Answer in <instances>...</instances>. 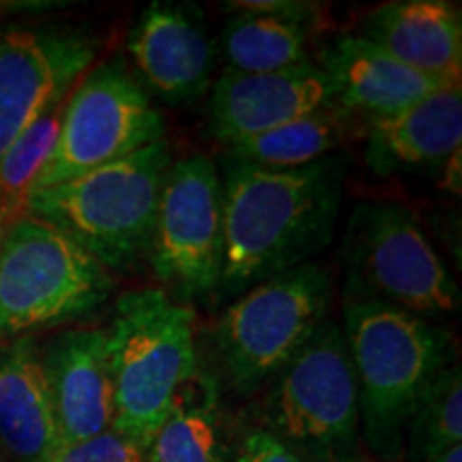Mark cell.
Listing matches in <instances>:
<instances>
[{
    "instance_id": "obj_27",
    "label": "cell",
    "mask_w": 462,
    "mask_h": 462,
    "mask_svg": "<svg viewBox=\"0 0 462 462\" xmlns=\"http://www.w3.org/2000/svg\"><path fill=\"white\" fill-rule=\"evenodd\" d=\"M462 146L456 148L452 154L443 163V187H446L449 193L460 195L462 189Z\"/></svg>"
},
{
    "instance_id": "obj_25",
    "label": "cell",
    "mask_w": 462,
    "mask_h": 462,
    "mask_svg": "<svg viewBox=\"0 0 462 462\" xmlns=\"http://www.w3.org/2000/svg\"><path fill=\"white\" fill-rule=\"evenodd\" d=\"M234 462H304L300 456L281 443L273 432L253 430L242 441Z\"/></svg>"
},
{
    "instance_id": "obj_24",
    "label": "cell",
    "mask_w": 462,
    "mask_h": 462,
    "mask_svg": "<svg viewBox=\"0 0 462 462\" xmlns=\"http://www.w3.org/2000/svg\"><path fill=\"white\" fill-rule=\"evenodd\" d=\"M42 462H142V448L131 439L107 430L86 441L58 446Z\"/></svg>"
},
{
    "instance_id": "obj_5",
    "label": "cell",
    "mask_w": 462,
    "mask_h": 462,
    "mask_svg": "<svg viewBox=\"0 0 462 462\" xmlns=\"http://www.w3.org/2000/svg\"><path fill=\"white\" fill-rule=\"evenodd\" d=\"M112 289L106 265L54 225L26 212L0 231V338L78 319Z\"/></svg>"
},
{
    "instance_id": "obj_19",
    "label": "cell",
    "mask_w": 462,
    "mask_h": 462,
    "mask_svg": "<svg viewBox=\"0 0 462 462\" xmlns=\"http://www.w3.org/2000/svg\"><path fill=\"white\" fill-rule=\"evenodd\" d=\"M142 462H225L215 381L195 373L142 449Z\"/></svg>"
},
{
    "instance_id": "obj_11",
    "label": "cell",
    "mask_w": 462,
    "mask_h": 462,
    "mask_svg": "<svg viewBox=\"0 0 462 462\" xmlns=\"http://www.w3.org/2000/svg\"><path fill=\"white\" fill-rule=\"evenodd\" d=\"M97 56L84 32L0 28V159L54 103L67 99Z\"/></svg>"
},
{
    "instance_id": "obj_28",
    "label": "cell",
    "mask_w": 462,
    "mask_h": 462,
    "mask_svg": "<svg viewBox=\"0 0 462 462\" xmlns=\"http://www.w3.org/2000/svg\"><path fill=\"white\" fill-rule=\"evenodd\" d=\"M424 462H462V446H452V448L443 449L441 454L432 456V458L424 460Z\"/></svg>"
},
{
    "instance_id": "obj_8",
    "label": "cell",
    "mask_w": 462,
    "mask_h": 462,
    "mask_svg": "<svg viewBox=\"0 0 462 462\" xmlns=\"http://www.w3.org/2000/svg\"><path fill=\"white\" fill-rule=\"evenodd\" d=\"M273 435L289 449L349 462L357 448L360 401L343 328L328 319L279 373L270 394Z\"/></svg>"
},
{
    "instance_id": "obj_17",
    "label": "cell",
    "mask_w": 462,
    "mask_h": 462,
    "mask_svg": "<svg viewBox=\"0 0 462 462\" xmlns=\"http://www.w3.org/2000/svg\"><path fill=\"white\" fill-rule=\"evenodd\" d=\"M462 146V86L439 90L388 118H371L364 159L379 176L439 167Z\"/></svg>"
},
{
    "instance_id": "obj_3",
    "label": "cell",
    "mask_w": 462,
    "mask_h": 462,
    "mask_svg": "<svg viewBox=\"0 0 462 462\" xmlns=\"http://www.w3.org/2000/svg\"><path fill=\"white\" fill-rule=\"evenodd\" d=\"M107 332L114 426L142 449L198 373L195 310L157 287L118 298Z\"/></svg>"
},
{
    "instance_id": "obj_4",
    "label": "cell",
    "mask_w": 462,
    "mask_h": 462,
    "mask_svg": "<svg viewBox=\"0 0 462 462\" xmlns=\"http://www.w3.org/2000/svg\"><path fill=\"white\" fill-rule=\"evenodd\" d=\"M167 142H157L116 163L37 190L28 215L54 225L109 273H129L150 255L165 176Z\"/></svg>"
},
{
    "instance_id": "obj_9",
    "label": "cell",
    "mask_w": 462,
    "mask_h": 462,
    "mask_svg": "<svg viewBox=\"0 0 462 462\" xmlns=\"http://www.w3.org/2000/svg\"><path fill=\"white\" fill-rule=\"evenodd\" d=\"M165 131L163 116L125 62H101L69 95L60 135L32 193L131 157L163 142Z\"/></svg>"
},
{
    "instance_id": "obj_14",
    "label": "cell",
    "mask_w": 462,
    "mask_h": 462,
    "mask_svg": "<svg viewBox=\"0 0 462 462\" xmlns=\"http://www.w3.org/2000/svg\"><path fill=\"white\" fill-rule=\"evenodd\" d=\"M129 51L150 88L167 103L195 101L212 86L215 48L198 11L152 3L133 26Z\"/></svg>"
},
{
    "instance_id": "obj_21",
    "label": "cell",
    "mask_w": 462,
    "mask_h": 462,
    "mask_svg": "<svg viewBox=\"0 0 462 462\" xmlns=\"http://www.w3.org/2000/svg\"><path fill=\"white\" fill-rule=\"evenodd\" d=\"M221 48L229 71L238 73H274L310 62L304 26L276 15L234 11Z\"/></svg>"
},
{
    "instance_id": "obj_20",
    "label": "cell",
    "mask_w": 462,
    "mask_h": 462,
    "mask_svg": "<svg viewBox=\"0 0 462 462\" xmlns=\"http://www.w3.org/2000/svg\"><path fill=\"white\" fill-rule=\"evenodd\" d=\"M351 131V114L338 106L315 112L227 146V157L263 170H300L330 157Z\"/></svg>"
},
{
    "instance_id": "obj_7",
    "label": "cell",
    "mask_w": 462,
    "mask_h": 462,
    "mask_svg": "<svg viewBox=\"0 0 462 462\" xmlns=\"http://www.w3.org/2000/svg\"><path fill=\"white\" fill-rule=\"evenodd\" d=\"M332 276L309 262L251 287L217 328L225 373L240 392H255L296 357L328 321Z\"/></svg>"
},
{
    "instance_id": "obj_18",
    "label": "cell",
    "mask_w": 462,
    "mask_h": 462,
    "mask_svg": "<svg viewBox=\"0 0 462 462\" xmlns=\"http://www.w3.org/2000/svg\"><path fill=\"white\" fill-rule=\"evenodd\" d=\"M60 446L42 351L31 337L0 354V458L42 462Z\"/></svg>"
},
{
    "instance_id": "obj_10",
    "label": "cell",
    "mask_w": 462,
    "mask_h": 462,
    "mask_svg": "<svg viewBox=\"0 0 462 462\" xmlns=\"http://www.w3.org/2000/svg\"><path fill=\"white\" fill-rule=\"evenodd\" d=\"M223 184L215 161H171L154 221L150 265L178 302L215 291L223 268Z\"/></svg>"
},
{
    "instance_id": "obj_26",
    "label": "cell",
    "mask_w": 462,
    "mask_h": 462,
    "mask_svg": "<svg viewBox=\"0 0 462 462\" xmlns=\"http://www.w3.org/2000/svg\"><path fill=\"white\" fill-rule=\"evenodd\" d=\"M231 11H245V14H262L285 17L289 22L304 26L310 15L317 14V7L310 3H291V0H262V3H231Z\"/></svg>"
},
{
    "instance_id": "obj_22",
    "label": "cell",
    "mask_w": 462,
    "mask_h": 462,
    "mask_svg": "<svg viewBox=\"0 0 462 462\" xmlns=\"http://www.w3.org/2000/svg\"><path fill=\"white\" fill-rule=\"evenodd\" d=\"M67 99L39 116L0 159V231L26 215L28 198L60 135Z\"/></svg>"
},
{
    "instance_id": "obj_15",
    "label": "cell",
    "mask_w": 462,
    "mask_h": 462,
    "mask_svg": "<svg viewBox=\"0 0 462 462\" xmlns=\"http://www.w3.org/2000/svg\"><path fill=\"white\" fill-rule=\"evenodd\" d=\"M319 67L330 78L338 106L368 120L401 114L439 90L462 86L413 71L357 34L334 39Z\"/></svg>"
},
{
    "instance_id": "obj_23",
    "label": "cell",
    "mask_w": 462,
    "mask_h": 462,
    "mask_svg": "<svg viewBox=\"0 0 462 462\" xmlns=\"http://www.w3.org/2000/svg\"><path fill=\"white\" fill-rule=\"evenodd\" d=\"M411 456L429 460L462 441V377L449 364L421 394L407 424Z\"/></svg>"
},
{
    "instance_id": "obj_13",
    "label": "cell",
    "mask_w": 462,
    "mask_h": 462,
    "mask_svg": "<svg viewBox=\"0 0 462 462\" xmlns=\"http://www.w3.org/2000/svg\"><path fill=\"white\" fill-rule=\"evenodd\" d=\"M60 446L99 437L114 426L107 332L67 330L42 351Z\"/></svg>"
},
{
    "instance_id": "obj_16",
    "label": "cell",
    "mask_w": 462,
    "mask_h": 462,
    "mask_svg": "<svg viewBox=\"0 0 462 462\" xmlns=\"http://www.w3.org/2000/svg\"><path fill=\"white\" fill-rule=\"evenodd\" d=\"M357 37L413 71L462 84V17L446 0H396L368 14Z\"/></svg>"
},
{
    "instance_id": "obj_12",
    "label": "cell",
    "mask_w": 462,
    "mask_h": 462,
    "mask_svg": "<svg viewBox=\"0 0 462 462\" xmlns=\"http://www.w3.org/2000/svg\"><path fill=\"white\" fill-rule=\"evenodd\" d=\"M328 106H337V92L313 60L274 73L225 69L210 86L208 123L217 140L231 146Z\"/></svg>"
},
{
    "instance_id": "obj_1",
    "label": "cell",
    "mask_w": 462,
    "mask_h": 462,
    "mask_svg": "<svg viewBox=\"0 0 462 462\" xmlns=\"http://www.w3.org/2000/svg\"><path fill=\"white\" fill-rule=\"evenodd\" d=\"M221 167L225 246L218 287L227 296L309 263L330 245L343 199V157L281 171L225 154Z\"/></svg>"
},
{
    "instance_id": "obj_2",
    "label": "cell",
    "mask_w": 462,
    "mask_h": 462,
    "mask_svg": "<svg viewBox=\"0 0 462 462\" xmlns=\"http://www.w3.org/2000/svg\"><path fill=\"white\" fill-rule=\"evenodd\" d=\"M343 334L368 446L396 458L421 394L452 364V338L424 317L379 302H345Z\"/></svg>"
},
{
    "instance_id": "obj_6",
    "label": "cell",
    "mask_w": 462,
    "mask_h": 462,
    "mask_svg": "<svg viewBox=\"0 0 462 462\" xmlns=\"http://www.w3.org/2000/svg\"><path fill=\"white\" fill-rule=\"evenodd\" d=\"M343 248L345 302L390 304L413 315L460 309L458 285L404 206H357Z\"/></svg>"
}]
</instances>
